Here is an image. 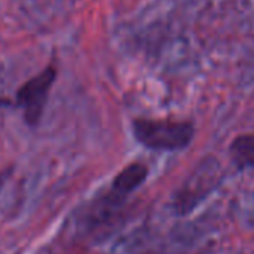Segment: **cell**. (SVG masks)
I'll use <instances>...</instances> for the list:
<instances>
[{
  "label": "cell",
  "mask_w": 254,
  "mask_h": 254,
  "mask_svg": "<svg viewBox=\"0 0 254 254\" xmlns=\"http://www.w3.org/2000/svg\"><path fill=\"white\" fill-rule=\"evenodd\" d=\"M229 154L238 169L254 168V133L238 135L229 147Z\"/></svg>",
  "instance_id": "cell-4"
},
{
  "label": "cell",
  "mask_w": 254,
  "mask_h": 254,
  "mask_svg": "<svg viewBox=\"0 0 254 254\" xmlns=\"http://www.w3.org/2000/svg\"><path fill=\"white\" fill-rule=\"evenodd\" d=\"M57 78V67L48 64L38 75L26 81L17 91V105L23 109V118L29 127H38L50 99L53 84Z\"/></svg>",
  "instance_id": "cell-2"
},
{
  "label": "cell",
  "mask_w": 254,
  "mask_h": 254,
  "mask_svg": "<svg viewBox=\"0 0 254 254\" xmlns=\"http://www.w3.org/2000/svg\"><path fill=\"white\" fill-rule=\"evenodd\" d=\"M133 138L142 147L153 151L186 150L196 133V127L189 120L171 118H135L132 121Z\"/></svg>",
  "instance_id": "cell-1"
},
{
  "label": "cell",
  "mask_w": 254,
  "mask_h": 254,
  "mask_svg": "<svg viewBox=\"0 0 254 254\" xmlns=\"http://www.w3.org/2000/svg\"><path fill=\"white\" fill-rule=\"evenodd\" d=\"M11 172H12V168H5V169L0 171V189L3 187V184H5V183H6V180L9 178Z\"/></svg>",
  "instance_id": "cell-5"
},
{
  "label": "cell",
  "mask_w": 254,
  "mask_h": 254,
  "mask_svg": "<svg viewBox=\"0 0 254 254\" xmlns=\"http://www.w3.org/2000/svg\"><path fill=\"white\" fill-rule=\"evenodd\" d=\"M150 169L145 163L142 162H133L130 165H127L126 168H123V171H120L111 184L109 189V199H117L124 200L129 194H132L135 190H138L145 180L148 178Z\"/></svg>",
  "instance_id": "cell-3"
}]
</instances>
